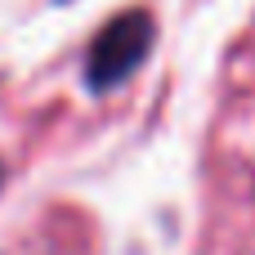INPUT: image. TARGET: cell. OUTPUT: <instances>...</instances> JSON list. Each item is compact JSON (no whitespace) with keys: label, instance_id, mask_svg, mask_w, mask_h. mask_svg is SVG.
Masks as SVG:
<instances>
[{"label":"cell","instance_id":"1","mask_svg":"<svg viewBox=\"0 0 255 255\" xmlns=\"http://www.w3.org/2000/svg\"><path fill=\"white\" fill-rule=\"evenodd\" d=\"M148 18L143 13H126V18H117V22H108L103 27V36L94 40V49H90V63H85V76H90V85L94 90H108V85H117L121 76H130V67L143 58V49H148Z\"/></svg>","mask_w":255,"mask_h":255}]
</instances>
